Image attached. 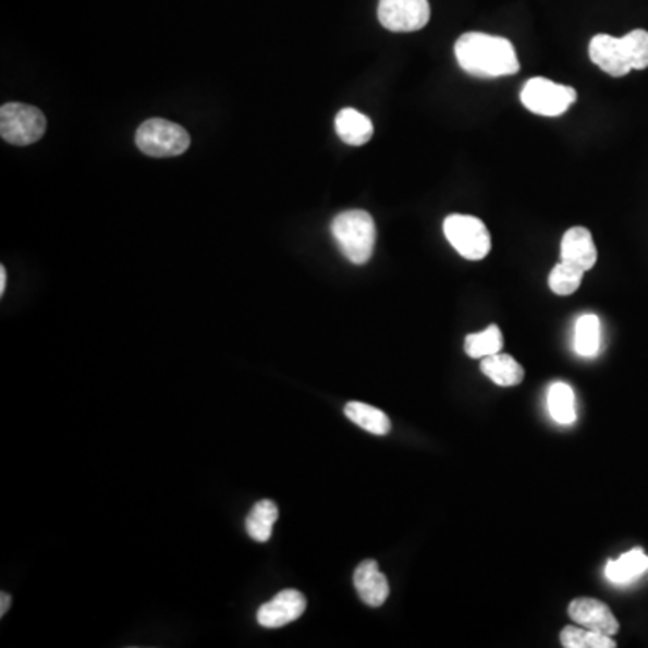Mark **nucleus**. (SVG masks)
<instances>
[{
	"label": "nucleus",
	"mask_w": 648,
	"mask_h": 648,
	"mask_svg": "<svg viewBox=\"0 0 648 648\" xmlns=\"http://www.w3.org/2000/svg\"><path fill=\"white\" fill-rule=\"evenodd\" d=\"M454 54L463 71L479 78L510 76L521 69L514 44L487 33H465L457 38Z\"/></svg>",
	"instance_id": "1"
},
{
	"label": "nucleus",
	"mask_w": 648,
	"mask_h": 648,
	"mask_svg": "<svg viewBox=\"0 0 648 648\" xmlns=\"http://www.w3.org/2000/svg\"><path fill=\"white\" fill-rule=\"evenodd\" d=\"M589 58L612 78L648 68V32L634 29L625 37L597 35L589 44Z\"/></svg>",
	"instance_id": "2"
},
{
	"label": "nucleus",
	"mask_w": 648,
	"mask_h": 648,
	"mask_svg": "<svg viewBox=\"0 0 648 648\" xmlns=\"http://www.w3.org/2000/svg\"><path fill=\"white\" fill-rule=\"evenodd\" d=\"M332 234L339 249L353 265L368 264L377 242L375 220L368 211L350 209L333 218Z\"/></svg>",
	"instance_id": "3"
},
{
	"label": "nucleus",
	"mask_w": 648,
	"mask_h": 648,
	"mask_svg": "<svg viewBox=\"0 0 648 648\" xmlns=\"http://www.w3.org/2000/svg\"><path fill=\"white\" fill-rule=\"evenodd\" d=\"M189 143L186 129L161 118L146 120L135 134V145L150 157L181 156L189 148Z\"/></svg>",
	"instance_id": "4"
},
{
	"label": "nucleus",
	"mask_w": 648,
	"mask_h": 648,
	"mask_svg": "<svg viewBox=\"0 0 648 648\" xmlns=\"http://www.w3.org/2000/svg\"><path fill=\"white\" fill-rule=\"evenodd\" d=\"M46 129V115L33 105L5 103L0 109V135L10 145H33L42 139Z\"/></svg>",
	"instance_id": "5"
},
{
	"label": "nucleus",
	"mask_w": 648,
	"mask_h": 648,
	"mask_svg": "<svg viewBox=\"0 0 648 648\" xmlns=\"http://www.w3.org/2000/svg\"><path fill=\"white\" fill-rule=\"evenodd\" d=\"M443 233L449 244L470 261L487 258L492 249L487 225L470 215H449L443 222Z\"/></svg>",
	"instance_id": "6"
},
{
	"label": "nucleus",
	"mask_w": 648,
	"mask_h": 648,
	"mask_svg": "<svg viewBox=\"0 0 648 648\" xmlns=\"http://www.w3.org/2000/svg\"><path fill=\"white\" fill-rule=\"evenodd\" d=\"M524 107L537 115L559 118L576 101V90L551 80L531 78L521 93Z\"/></svg>",
	"instance_id": "7"
},
{
	"label": "nucleus",
	"mask_w": 648,
	"mask_h": 648,
	"mask_svg": "<svg viewBox=\"0 0 648 648\" xmlns=\"http://www.w3.org/2000/svg\"><path fill=\"white\" fill-rule=\"evenodd\" d=\"M431 19L429 0H380L379 22L393 33L420 32Z\"/></svg>",
	"instance_id": "8"
},
{
	"label": "nucleus",
	"mask_w": 648,
	"mask_h": 648,
	"mask_svg": "<svg viewBox=\"0 0 648 648\" xmlns=\"http://www.w3.org/2000/svg\"><path fill=\"white\" fill-rule=\"evenodd\" d=\"M305 611V595L296 589H285V591L278 592L270 602L259 607L256 620L261 627L280 628L299 620Z\"/></svg>",
	"instance_id": "9"
},
{
	"label": "nucleus",
	"mask_w": 648,
	"mask_h": 648,
	"mask_svg": "<svg viewBox=\"0 0 648 648\" xmlns=\"http://www.w3.org/2000/svg\"><path fill=\"white\" fill-rule=\"evenodd\" d=\"M567 614L576 625L607 634L612 638L620 631V623H618L614 612L597 598H576L570 603Z\"/></svg>",
	"instance_id": "10"
},
{
	"label": "nucleus",
	"mask_w": 648,
	"mask_h": 648,
	"mask_svg": "<svg viewBox=\"0 0 648 648\" xmlns=\"http://www.w3.org/2000/svg\"><path fill=\"white\" fill-rule=\"evenodd\" d=\"M353 586L366 606L380 607L388 600V578L375 561H364L357 565L353 573Z\"/></svg>",
	"instance_id": "11"
},
{
	"label": "nucleus",
	"mask_w": 648,
	"mask_h": 648,
	"mask_svg": "<svg viewBox=\"0 0 648 648\" xmlns=\"http://www.w3.org/2000/svg\"><path fill=\"white\" fill-rule=\"evenodd\" d=\"M561 256L562 261L575 265L584 272L591 270L598 258L591 231L586 228H571L562 239Z\"/></svg>",
	"instance_id": "12"
},
{
	"label": "nucleus",
	"mask_w": 648,
	"mask_h": 648,
	"mask_svg": "<svg viewBox=\"0 0 648 648\" xmlns=\"http://www.w3.org/2000/svg\"><path fill=\"white\" fill-rule=\"evenodd\" d=\"M648 571V555L641 548L623 553L616 561H609L606 565V576L612 584H631L638 580Z\"/></svg>",
	"instance_id": "13"
},
{
	"label": "nucleus",
	"mask_w": 648,
	"mask_h": 648,
	"mask_svg": "<svg viewBox=\"0 0 648 648\" xmlns=\"http://www.w3.org/2000/svg\"><path fill=\"white\" fill-rule=\"evenodd\" d=\"M339 137L350 146H363L374 137V123L355 109H343L335 118Z\"/></svg>",
	"instance_id": "14"
},
{
	"label": "nucleus",
	"mask_w": 648,
	"mask_h": 648,
	"mask_svg": "<svg viewBox=\"0 0 648 648\" xmlns=\"http://www.w3.org/2000/svg\"><path fill=\"white\" fill-rule=\"evenodd\" d=\"M481 371L487 375L488 379L503 388L518 386L524 379L523 366L514 357L501 352L481 358Z\"/></svg>",
	"instance_id": "15"
},
{
	"label": "nucleus",
	"mask_w": 648,
	"mask_h": 648,
	"mask_svg": "<svg viewBox=\"0 0 648 648\" xmlns=\"http://www.w3.org/2000/svg\"><path fill=\"white\" fill-rule=\"evenodd\" d=\"M344 415H346L347 420L353 421L355 426L360 427L364 431L371 432V435L386 436L391 431V420H389L384 411L363 404V402L346 404Z\"/></svg>",
	"instance_id": "16"
},
{
	"label": "nucleus",
	"mask_w": 648,
	"mask_h": 648,
	"mask_svg": "<svg viewBox=\"0 0 648 648\" xmlns=\"http://www.w3.org/2000/svg\"><path fill=\"white\" fill-rule=\"evenodd\" d=\"M278 517H280V510L274 501H270V499L258 501L245 521V529H247L250 539L256 542H267L272 535V528H274Z\"/></svg>",
	"instance_id": "17"
},
{
	"label": "nucleus",
	"mask_w": 648,
	"mask_h": 648,
	"mask_svg": "<svg viewBox=\"0 0 648 648\" xmlns=\"http://www.w3.org/2000/svg\"><path fill=\"white\" fill-rule=\"evenodd\" d=\"M602 343V327L595 314H586L576 321L575 352L580 357H595Z\"/></svg>",
	"instance_id": "18"
},
{
	"label": "nucleus",
	"mask_w": 648,
	"mask_h": 648,
	"mask_svg": "<svg viewBox=\"0 0 648 648\" xmlns=\"http://www.w3.org/2000/svg\"><path fill=\"white\" fill-rule=\"evenodd\" d=\"M548 409L553 420L571 426L576 420L575 391L564 382H555L548 391Z\"/></svg>",
	"instance_id": "19"
},
{
	"label": "nucleus",
	"mask_w": 648,
	"mask_h": 648,
	"mask_svg": "<svg viewBox=\"0 0 648 648\" xmlns=\"http://www.w3.org/2000/svg\"><path fill=\"white\" fill-rule=\"evenodd\" d=\"M561 644L565 648H616V641L612 636L597 633L591 628L564 627L561 633Z\"/></svg>",
	"instance_id": "20"
},
{
	"label": "nucleus",
	"mask_w": 648,
	"mask_h": 648,
	"mask_svg": "<svg viewBox=\"0 0 648 648\" xmlns=\"http://www.w3.org/2000/svg\"><path fill=\"white\" fill-rule=\"evenodd\" d=\"M501 350H503V333L496 325H490L482 332L470 333L465 339V352H467L468 357H490V355L499 353Z\"/></svg>",
	"instance_id": "21"
},
{
	"label": "nucleus",
	"mask_w": 648,
	"mask_h": 648,
	"mask_svg": "<svg viewBox=\"0 0 648 648\" xmlns=\"http://www.w3.org/2000/svg\"><path fill=\"white\" fill-rule=\"evenodd\" d=\"M584 274L586 272L575 267V265L561 261V264H557L553 270H551L550 281L548 283H550V289L555 292L557 296H571V294H575L578 291Z\"/></svg>",
	"instance_id": "22"
},
{
	"label": "nucleus",
	"mask_w": 648,
	"mask_h": 648,
	"mask_svg": "<svg viewBox=\"0 0 648 648\" xmlns=\"http://www.w3.org/2000/svg\"><path fill=\"white\" fill-rule=\"evenodd\" d=\"M0 603H2V606H0V616H5V612L10 611L11 607L10 595H5V592H2V595H0Z\"/></svg>",
	"instance_id": "23"
},
{
	"label": "nucleus",
	"mask_w": 648,
	"mask_h": 648,
	"mask_svg": "<svg viewBox=\"0 0 648 648\" xmlns=\"http://www.w3.org/2000/svg\"><path fill=\"white\" fill-rule=\"evenodd\" d=\"M5 283H8V274L4 267H0V296L5 292Z\"/></svg>",
	"instance_id": "24"
}]
</instances>
